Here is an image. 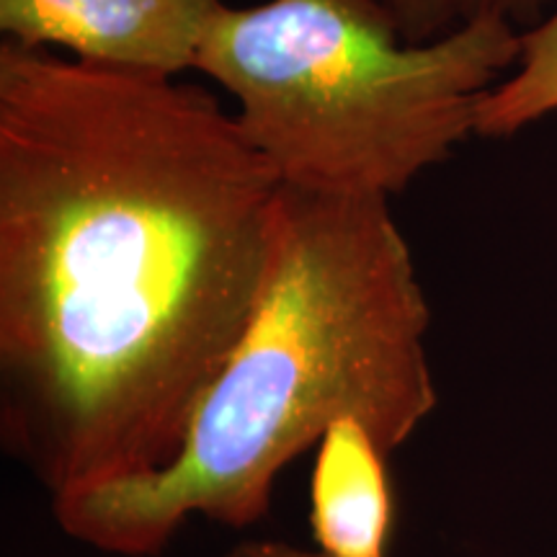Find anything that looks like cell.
<instances>
[{"label": "cell", "instance_id": "1", "mask_svg": "<svg viewBox=\"0 0 557 557\" xmlns=\"http://www.w3.org/2000/svg\"><path fill=\"white\" fill-rule=\"evenodd\" d=\"M282 181L209 90L0 45V444L52 504L169 468Z\"/></svg>", "mask_w": 557, "mask_h": 557}, {"label": "cell", "instance_id": "2", "mask_svg": "<svg viewBox=\"0 0 557 557\" xmlns=\"http://www.w3.org/2000/svg\"><path fill=\"white\" fill-rule=\"evenodd\" d=\"M429 325L385 197L282 186L259 305L178 455L52 504L54 524L103 555L156 557L194 517L227 529L267 519L278 475L336 421H359L393 455L438 406Z\"/></svg>", "mask_w": 557, "mask_h": 557}, {"label": "cell", "instance_id": "3", "mask_svg": "<svg viewBox=\"0 0 557 557\" xmlns=\"http://www.w3.org/2000/svg\"><path fill=\"white\" fill-rule=\"evenodd\" d=\"M519 52L506 18L408 41L377 0H263L222 5L194 70L238 101L282 186L389 199L475 132Z\"/></svg>", "mask_w": 557, "mask_h": 557}, {"label": "cell", "instance_id": "4", "mask_svg": "<svg viewBox=\"0 0 557 557\" xmlns=\"http://www.w3.org/2000/svg\"><path fill=\"white\" fill-rule=\"evenodd\" d=\"M222 0H0V32L75 60L176 78L194 70Z\"/></svg>", "mask_w": 557, "mask_h": 557}, {"label": "cell", "instance_id": "5", "mask_svg": "<svg viewBox=\"0 0 557 557\" xmlns=\"http://www.w3.org/2000/svg\"><path fill=\"white\" fill-rule=\"evenodd\" d=\"M387 457L351 418L320 438L310 478V529L320 555L387 557L395 519Z\"/></svg>", "mask_w": 557, "mask_h": 557}, {"label": "cell", "instance_id": "6", "mask_svg": "<svg viewBox=\"0 0 557 557\" xmlns=\"http://www.w3.org/2000/svg\"><path fill=\"white\" fill-rule=\"evenodd\" d=\"M557 111V11L521 34L517 70L485 96L475 135L511 137Z\"/></svg>", "mask_w": 557, "mask_h": 557}, {"label": "cell", "instance_id": "7", "mask_svg": "<svg viewBox=\"0 0 557 557\" xmlns=\"http://www.w3.org/2000/svg\"><path fill=\"white\" fill-rule=\"evenodd\" d=\"M403 39L434 41L475 24L480 18H506L513 26L537 24L549 0H377Z\"/></svg>", "mask_w": 557, "mask_h": 557}, {"label": "cell", "instance_id": "8", "mask_svg": "<svg viewBox=\"0 0 557 557\" xmlns=\"http://www.w3.org/2000/svg\"><path fill=\"white\" fill-rule=\"evenodd\" d=\"M225 557H325L320 553H310V549L295 547L289 542L276 540H248L227 549Z\"/></svg>", "mask_w": 557, "mask_h": 557}]
</instances>
